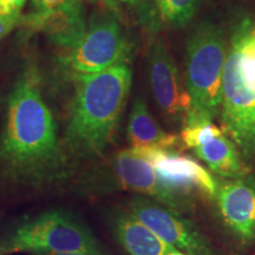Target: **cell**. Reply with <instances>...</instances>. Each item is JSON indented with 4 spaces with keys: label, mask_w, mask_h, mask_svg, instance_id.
Segmentation results:
<instances>
[{
    "label": "cell",
    "mask_w": 255,
    "mask_h": 255,
    "mask_svg": "<svg viewBox=\"0 0 255 255\" xmlns=\"http://www.w3.org/2000/svg\"><path fill=\"white\" fill-rule=\"evenodd\" d=\"M70 170L55 119L37 79L25 76L8 97L0 137V180L41 188L66 180Z\"/></svg>",
    "instance_id": "1"
},
{
    "label": "cell",
    "mask_w": 255,
    "mask_h": 255,
    "mask_svg": "<svg viewBox=\"0 0 255 255\" xmlns=\"http://www.w3.org/2000/svg\"><path fill=\"white\" fill-rule=\"evenodd\" d=\"M131 79L128 57L102 72L75 76L76 92L65 131L70 155L92 159L103 154L120 122Z\"/></svg>",
    "instance_id": "2"
},
{
    "label": "cell",
    "mask_w": 255,
    "mask_h": 255,
    "mask_svg": "<svg viewBox=\"0 0 255 255\" xmlns=\"http://www.w3.org/2000/svg\"><path fill=\"white\" fill-rule=\"evenodd\" d=\"M227 53L226 34L219 25L203 21L191 32L186 57V89L190 105L184 127L212 123L219 115Z\"/></svg>",
    "instance_id": "3"
},
{
    "label": "cell",
    "mask_w": 255,
    "mask_h": 255,
    "mask_svg": "<svg viewBox=\"0 0 255 255\" xmlns=\"http://www.w3.org/2000/svg\"><path fill=\"white\" fill-rule=\"evenodd\" d=\"M84 253L109 255L81 219L64 209L25 218L0 237V255Z\"/></svg>",
    "instance_id": "4"
},
{
    "label": "cell",
    "mask_w": 255,
    "mask_h": 255,
    "mask_svg": "<svg viewBox=\"0 0 255 255\" xmlns=\"http://www.w3.org/2000/svg\"><path fill=\"white\" fill-rule=\"evenodd\" d=\"M222 131L237 145L248 168L255 167V77L242 66L237 46L229 44L219 111Z\"/></svg>",
    "instance_id": "5"
},
{
    "label": "cell",
    "mask_w": 255,
    "mask_h": 255,
    "mask_svg": "<svg viewBox=\"0 0 255 255\" xmlns=\"http://www.w3.org/2000/svg\"><path fill=\"white\" fill-rule=\"evenodd\" d=\"M129 46L119 20L111 14L91 20L81 40L68 50L63 64L75 76L92 75L128 57Z\"/></svg>",
    "instance_id": "6"
},
{
    "label": "cell",
    "mask_w": 255,
    "mask_h": 255,
    "mask_svg": "<svg viewBox=\"0 0 255 255\" xmlns=\"http://www.w3.org/2000/svg\"><path fill=\"white\" fill-rule=\"evenodd\" d=\"M128 210L174 250L191 255H218L199 227L184 218L182 213L145 196H135L130 200Z\"/></svg>",
    "instance_id": "7"
},
{
    "label": "cell",
    "mask_w": 255,
    "mask_h": 255,
    "mask_svg": "<svg viewBox=\"0 0 255 255\" xmlns=\"http://www.w3.org/2000/svg\"><path fill=\"white\" fill-rule=\"evenodd\" d=\"M111 170L114 182L123 189L136 191L178 213H188L193 209L191 196L177 193L163 182L150 162L133 148L117 152Z\"/></svg>",
    "instance_id": "8"
},
{
    "label": "cell",
    "mask_w": 255,
    "mask_h": 255,
    "mask_svg": "<svg viewBox=\"0 0 255 255\" xmlns=\"http://www.w3.org/2000/svg\"><path fill=\"white\" fill-rule=\"evenodd\" d=\"M222 225L241 246L255 242V175L223 178L214 196Z\"/></svg>",
    "instance_id": "9"
},
{
    "label": "cell",
    "mask_w": 255,
    "mask_h": 255,
    "mask_svg": "<svg viewBox=\"0 0 255 255\" xmlns=\"http://www.w3.org/2000/svg\"><path fill=\"white\" fill-rule=\"evenodd\" d=\"M133 149L148 159L161 180L177 193L191 196L196 191L214 199L219 181L199 162L178 154L174 148L142 146Z\"/></svg>",
    "instance_id": "10"
},
{
    "label": "cell",
    "mask_w": 255,
    "mask_h": 255,
    "mask_svg": "<svg viewBox=\"0 0 255 255\" xmlns=\"http://www.w3.org/2000/svg\"><path fill=\"white\" fill-rule=\"evenodd\" d=\"M148 58L149 78L156 103L169 121L183 122L190 100L173 56L163 41L157 39L151 44Z\"/></svg>",
    "instance_id": "11"
},
{
    "label": "cell",
    "mask_w": 255,
    "mask_h": 255,
    "mask_svg": "<svg viewBox=\"0 0 255 255\" xmlns=\"http://www.w3.org/2000/svg\"><path fill=\"white\" fill-rule=\"evenodd\" d=\"M21 23L27 27L43 32L53 43L64 49H71L87 31L82 0H73L50 11L23 17Z\"/></svg>",
    "instance_id": "12"
},
{
    "label": "cell",
    "mask_w": 255,
    "mask_h": 255,
    "mask_svg": "<svg viewBox=\"0 0 255 255\" xmlns=\"http://www.w3.org/2000/svg\"><path fill=\"white\" fill-rule=\"evenodd\" d=\"M114 237L129 255H167L168 246L129 210H116L110 218Z\"/></svg>",
    "instance_id": "13"
},
{
    "label": "cell",
    "mask_w": 255,
    "mask_h": 255,
    "mask_svg": "<svg viewBox=\"0 0 255 255\" xmlns=\"http://www.w3.org/2000/svg\"><path fill=\"white\" fill-rule=\"evenodd\" d=\"M191 150L213 173L222 178H238L251 173L237 145L222 129Z\"/></svg>",
    "instance_id": "14"
},
{
    "label": "cell",
    "mask_w": 255,
    "mask_h": 255,
    "mask_svg": "<svg viewBox=\"0 0 255 255\" xmlns=\"http://www.w3.org/2000/svg\"><path fill=\"white\" fill-rule=\"evenodd\" d=\"M128 141L131 148L142 146H161L174 148L181 139L176 135L164 131L156 122L144 100L136 98L128 123Z\"/></svg>",
    "instance_id": "15"
},
{
    "label": "cell",
    "mask_w": 255,
    "mask_h": 255,
    "mask_svg": "<svg viewBox=\"0 0 255 255\" xmlns=\"http://www.w3.org/2000/svg\"><path fill=\"white\" fill-rule=\"evenodd\" d=\"M201 0H155L161 18L171 26L187 25L197 12Z\"/></svg>",
    "instance_id": "16"
},
{
    "label": "cell",
    "mask_w": 255,
    "mask_h": 255,
    "mask_svg": "<svg viewBox=\"0 0 255 255\" xmlns=\"http://www.w3.org/2000/svg\"><path fill=\"white\" fill-rule=\"evenodd\" d=\"M231 40L238 47L244 68L255 76V24L248 19L241 21L235 26Z\"/></svg>",
    "instance_id": "17"
},
{
    "label": "cell",
    "mask_w": 255,
    "mask_h": 255,
    "mask_svg": "<svg viewBox=\"0 0 255 255\" xmlns=\"http://www.w3.org/2000/svg\"><path fill=\"white\" fill-rule=\"evenodd\" d=\"M27 0H0V17L20 15Z\"/></svg>",
    "instance_id": "18"
},
{
    "label": "cell",
    "mask_w": 255,
    "mask_h": 255,
    "mask_svg": "<svg viewBox=\"0 0 255 255\" xmlns=\"http://www.w3.org/2000/svg\"><path fill=\"white\" fill-rule=\"evenodd\" d=\"M23 15H13V17H0V41L7 36L17 25L21 24Z\"/></svg>",
    "instance_id": "19"
},
{
    "label": "cell",
    "mask_w": 255,
    "mask_h": 255,
    "mask_svg": "<svg viewBox=\"0 0 255 255\" xmlns=\"http://www.w3.org/2000/svg\"><path fill=\"white\" fill-rule=\"evenodd\" d=\"M73 1V0H31L32 8L34 13H41V12L50 11V9L57 7L66 2Z\"/></svg>",
    "instance_id": "20"
},
{
    "label": "cell",
    "mask_w": 255,
    "mask_h": 255,
    "mask_svg": "<svg viewBox=\"0 0 255 255\" xmlns=\"http://www.w3.org/2000/svg\"><path fill=\"white\" fill-rule=\"evenodd\" d=\"M102 1H104L105 4H107L108 6H110V7L117 8L122 5L133 6V5H136L139 0H102Z\"/></svg>",
    "instance_id": "21"
},
{
    "label": "cell",
    "mask_w": 255,
    "mask_h": 255,
    "mask_svg": "<svg viewBox=\"0 0 255 255\" xmlns=\"http://www.w3.org/2000/svg\"><path fill=\"white\" fill-rule=\"evenodd\" d=\"M40 255H88L84 253H52V254H40Z\"/></svg>",
    "instance_id": "22"
},
{
    "label": "cell",
    "mask_w": 255,
    "mask_h": 255,
    "mask_svg": "<svg viewBox=\"0 0 255 255\" xmlns=\"http://www.w3.org/2000/svg\"><path fill=\"white\" fill-rule=\"evenodd\" d=\"M167 255H191V254H188V253H184V252H181V251H171L170 253H168Z\"/></svg>",
    "instance_id": "23"
}]
</instances>
